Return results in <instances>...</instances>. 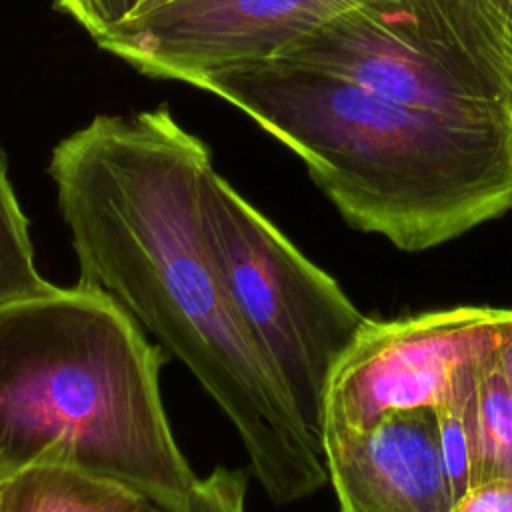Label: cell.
Masks as SVG:
<instances>
[{
  "label": "cell",
  "mask_w": 512,
  "mask_h": 512,
  "mask_svg": "<svg viewBox=\"0 0 512 512\" xmlns=\"http://www.w3.org/2000/svg\"><path fill=\"white\" fill-rule=\"evenodd\" d=\"M210 168L206 144L168 108L98 114L48 164L78 282L106 292L186 366L236 428L270 502L288 506L328 474L226 294L202 216Z\"/></svg>",
  "instance_id": "obj_1"
},
{
  "label": "cell",
  "mask_w": 512,
  "mask_h": 512,
  "mask_svg": "<svg viewBox=\"0 0 512 512\" xmlns=\"http://www.w3.org/2000/svg\"><path fill=\"white\" fill-rule=\"evenodd\" d=\"M192 86L256 120L350 226L398 250L436 248L512 210V118L412 108L282 58Z\"/></svg>",
  "instance_id": "obj_2"
},
{
  "label": "cell",
  "mask_w": 512,
  "mask_h": 512,
  "mask_svg": "<svg viewBox=\"0 0 512 512\" xmlns=\"http://www.w3.org/2000/svg\"><path fill=\"white\" fill-rule=\"evenodd\" d=\"M166 352L102 290L76 284L0 306V476L56 464L174 510L198 476L162 396Z\"/></svg>",
  "instance_id": "obj_3"
},
{
  "label": "cell",
  "mask_w": 512,
  "mask_h": 512,
  "mask_svg": "<svg viewBox=\"0 0 512 512\" xmlns=\"http://www.w3.org/2000/svg\"><path fill=\"white\" fill-rule=\"evenodd\" d=\"M202 216L246 336L322 450L326 386L366 316L214 166L202 184Z\"/></svg>",
  "instance_id": "obj_4"
},
{
  "label": "cell",
  "mask_w": 512,
  "mask_h": 512,
  "mask_svg": "<svg viewBox=\"0 0 512 512\" xmlns=\"http://www.w3.org/2000/svg\"><path fill=\"white\" fill-rule=\"evenodd\" d=\"M510 324L512 308L492 306L366 316L332 368L322 432L364 428L396 410L438 408Z\"/></svg>",
  "instance_id": "obj_5"
},
{
  "label": "cell",
  "mask_w": 512,
  "mask_h": 512,
  "mask_svg": "<svg viewBox=\"0 0 512 512\" xmlns=\"http://www.w3.org/2000/svg\"><path fill=\"white\" fill-rule=\"evenodd\" d=\"M362 0H174L96 44L146 76L192 84L230 66L276 60Z\"/></svg>",
  "instance_id": "obj_6"
},
{
  "label": "cell",
  "mask_w": 512,
  "mask_h": 512,
  "mask_svg": "<svg viewBox=\"0 0 512 512\" xmlns=\"http://www.w3.org/2000/svg\"><path fill=\"white\" fill-rule=\"evenodd\" d=\"M282 60L312 66L412 108L512 118L424 48L402 0H362L298 38Z\"/></svg>",
  "instance_id": "obj_7"
},
{
  "label": "cell",
  "mask_w": 512,
  "mask_h": 512,
  "mask_svg": "<svg viewBox=\"0 0 512 512\" xmlns=\"http://www.w3.org/2000/svg\"><path fill=\"white\" fill-rule=\"evenodd\" d=\"M338 512H450L456 498L434 408L388 412L356 430H324Z\"/></svg>",
  "instance_id": "obj_8"
},
{
  "label": "cell",
  "mask_w": 512,
  "mask_h": 512,
  "mask_svg": "<svg viewBox=\"0 0 512 512\" xmlns=\"http://www.w3.org/2000/svg\"><path fill=\"white\" fill-rule=\"evenodd\" d=\"M424 48L512 114V0H402Z\"/></svg>",
  "instance_id": "obj_9"
},
{
  "label": "cell",
  "mask_w": 512,
  "mask_h": 512,
  "mask_svg": "<svg viewBox=\"0 0 512 512\" xmlns=\"http://www.w3.org/2000/svg\"><path fill=\"white\" fill-rule=\"evenodd\" d=\"M0 512H170L120 482L68 466L36 464L6 478Z\"/></svg>",
  "instance_id": "obj_10"
},
{
  "label": "cell",
  "mask_w": 512,
  "mask_h": 512,
  "mask_svg": "<svg viewBox=\"0 0 512 512\" xmlns=\"http://www.w3.org/2000/svg\"><path fill=\"white\" fill-rule=\"evenodd\" d=\"M494 350L474 366V486L488 480H512V390L504 380Z\"/></svg>",
  "instance_id": "obj_11"
},
{
  "label": "cell",
  "mask_w": 512,
  "mask_h": 512,
  "mask_svg": "<svg viewBox=\"0 0 512 512\" xmlns=\"http://www.w3.org/2000/svg\"><path fill=\"white\" fill-rule=\"evenodd\" d=\"M56 288L36 268L28 218L8 178L0 150V306L46 294Z\"/></svg>",
  "instance_id": "obj_12"
},
{
  "label": "cell",
  "mask_w": 512,
  "mask_h": 512,
  "mask_svg": "<svg viewBox=\"0 0 512 512\" xmlns=\"http://www.w3.org/2000/svg\"><path fill=\"white\" fill-rule=\"evenodd\" d=\"M474 366L460 378L452 394L434 408L440 452L456 500L476 482Z\"/></svg>",
  "instance_id": "obj_13"
},
{
  "label": "cell",
  "mask_w": 512,
  "mask_h": 512,
  "mask_svg": "<svg viewBox=\"0 0 512 512\" xmlns=\"http://www.w3.org/2000/svg\"><path fill=\"white\" fill-rule=\"evenodd\" d=\"M248 480L242 470L216 466L198 476L186 498L172 512H246Z\"/></svg>",
  "instance_id": "obj_14"
},
{
  "label": "cell",
  "mask_w": 512,
  "mask_h": 512,
  "mask_svg": "<svg viewBox=\"0 0 512 512\" xmlns=\"http://www.w3.org/2000/svg\"><path fill=\"white\" fill-rule=\"evenodd\" d=\"M140 0H54V6L74 18L94 40L108 36L126 22Z\"/></svg>",
  "instance_id": "obj_15"
},
{
  "label": "cell",
  "mask_w": 512,
  "mask_h": 512,
  "mask_svg": "<svg viewBox=\"0 0 512 512\" xmlns=\"http://www.w3.org/2000/svg\"><path fill=\"white\" fill-rule=\"evenodd\" d=\"M450 512H512V480H488L472 486Z\"/></svg>",
  "instance_id": "obj_16"
},
{
  "label": "cell",
  "mask_w": 512,
  "mask_h": 512,
  "mask_svg": "<svg viewBox=\"0 0 512 512\" xmlns=\"http://www.w3.org/2000/svg\"><path fill=\"white\" fill-rule=\"evenodd\" d=\"M494 356L504 374V380L508 382V386L512 390V324L504 330V334L494 350Z\"/></svg>",
  "instance_id": "obj_17"
},
{
  "label": "cell",
  "mask_w": 512,
  "mask_h": 512,
  "mask_svg": "<svg viewBox=\"0 0 512 512\" xmlns=\"http://www.w3.org/2000/svg\"><path fill=\"white\" fill-rule=\"evenodd\" d=\"M170 2H174V0H140V2H138V6L134 8L132 16H130L128 20H132V18H140V16H146V14H150V12H154V10L162 8V6H166V4H170Z\"/></svg>",
  "instance_id": "obj_18"
},
{
  "label": "cell",
  "mask_w": 512,
  "mask_h": 512,
  "mask_svg": "<svg viewBox=\"0 0 512 512\" xmlns=\"http://www.w3.org/2000/svg\"><path fill=\"white\" fill-rule=\"evenodd\" d=\"M4 482H6V478H4V476H0V490H2V484H4Z\"/></svg>",
  "instance_id": "obj_19"
}]
</instances>
